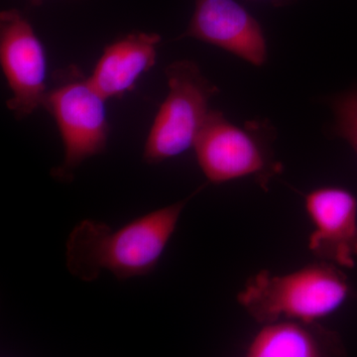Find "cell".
Returning <instances> with one entry per match:
<instances>
[{
	"mask_svg": "<svg viewBox=\"0 0 357 357\" xmlns=\"http://www.w3.org/2000/svg\"><path fill=\"white\" fill-rule=\"evenodd\" d=\"M345 354L342 338L319 321L265 324L245 349L248 357H332Z\"/></svg>",
	"mask_w": 357,
	"mask_h": 357,
	"instance_id": "cell-10",
	"label": "cell"
},
{
	"mask_svg": "<svg viewBox=\"0 0 357 357\" xmlns=\"http://www.w3.org/2000/svg\"><path fill=\"white\" fill-rule=\"evenodd\" d=\"M0 63L13 93L7 107L26 119L43 105L48 91L47 59L32 25L16 9L0 13Z\"/></svg>",
	"mask_w": 357,
	"mask_h": 357,
	"instance_id": "cell-6",
	"label": "cell"
},
{
	"mask_svg": "<svg viewBox=\"0 0 357 357\" xmlns=\"http://www.w3.org/2000/svg\"><path fill=\"white\" fill-rule=\"evenodd\" d=\"M31 2L34 6H40L42 3V0H31Z\"/></svg>",
	"mask_w": 357,
	"mask_h": 357,
	"instance_id": "cell-13",
	"label": "cell"
},
{
	"mask_svg": "<svg viewBox=\"0 0 357 357\" xmlns=\"http://www.w3.org/2000/svg\"><path fill=\"white\" fill-rule=\"evenodd\" d=\"M160 42V35L145 32L117 40L105 49L89 82L105 100L121 98L156 64Z\"/></svg>",
	"mask_w": 357,
	"mask_h": 357,
	"instance_id": "cell-9",
	"label": "cell"
},
{
	"mask_svg": "<svg viewBox=\"0 0 357 357\" xmlns=\"http://www.w3.org/2000/svg\"><path fill=\"white\" fill-rule=\"evenodd\" d=\"M331 107L335 116L333 133L347 141L357 154V88L333 96Z\"/></svg>",
	"mask_w": 357,
	"mask_h": 357,
	"instance_id": "cell-11",
	"label": "cell"
},
{
	"mask_svg": "<svg viewBox=\"0 0 357 357\" xmlns=\"http://www.w3.org/2000/svg\"><path fill=\"white\" fill-rule=\"evenodd\" d=\"M43 105L57 123L64 144V160L52 175L69 182L86 160L107 148L109 126L105 98L75 66L55 75Z\"/></svg>",
	"mask_w": 357,
	"mask_h": 357,
	"instance_id": "cell-4",
	"label": "cell"
},
{
	"mask_svg": "<svg viewBox=\"0 0 357 357\" xmlns=\"http://www.w3.org/2000/svg\"><path fill=\"white\" fill-rule=\"evenodd\" d=\"M312 229L310 251L338 267L354 268L357 258V199L344 188H317L304 197Z\"/></svg>",
	"mask_w": 357,
	"mask_h": 357,
	"instance_id": "cell-7",
	"label": "cell"
},
{
	"mask_svg": "<svg viewBox=\"0 0 357 357\" xmlns=\"http://www.w3.org/2000/svg\"><path fill=\"white\" fill-rule=\"evenodd\" d=\"M192 197L115 230L102 222L82 220L68 237L66 259L70 273L84 282L96 281L103 270H109L119 281L151 273Z\"/></svg>",
	"mask_w": 357,
	"mask_h": 357,
	"instance_id": "cell-1",
	"label": "cell"
},
{
	"mask_svg": "<svg viewBox=\"0 0 357 357\" xmlns=\"http://www.w3.org/2000/svg\"><path fill=\"white\" fill-rule=\"evenodd\" d=\"M194 13L178 40L192 38L218 47L249 64L267 60V44L260 23L236 0H194Z\"/></svg>",
	"mask_w": 357,
	"mask_h": 357,
	"instance_id": "cell-8",
	"label": "cell"
},
{
	"mask_svg": "<svg viewBox=\"0 0 357 357\" xmlns=\"http://www.w3.org/2000/svg\"><path fill=\"white\" fill-rule=\"evenodd\" d=\"M351 294L347 277L331 262L312 263L277 275L262 270L237 295L239 305L257 323L282 319L318 321L337 311Z\"/></svg>",
	"mask_w": 357,
	"mask_h": 357,
	"instance_id": "cell-2",
	"label": "cell"
},
{
	"mask_svg": "<svg viewBox=\"0 0 357 357\" xmlns=\"http://www.w3.org/2000/svg\"><path fill=\"white\" fill-rule=\"evenodd\" d=\"M169 93L148 134L143 159L158 164L185 153L196 144L218 86L194 61H176L166 68Z\"/></svg>",
	"mask_w": 357,
	"mask_h": 357,
	"instance_id": "cell-5",
	"label": "cell"
},
{
	"mask_svg": "<svg viewBox=\"0 0 357 357\" xmlns=\"http://www.w3.org/2000/svg\"><path fill=\"white\" fill-rule=\"evenodd\" d=\"M274 130L266 121H249L241 128L211 110L195 144L197 160L208 182L223 184L253 178L267 190L271 178L282 172L272 149Z\"/></svg>",
	"mask_w": 357,
	"mask_h": 357,
	"instance_id": "cell-3",
	"label": "cell"
},
{
	"mask_svg": "<svg viewBox=\"0 0 357 357\" xmlns=\"http://www.w3.org/2000/svg\"><path fill=\"white\" fill-rule=\"evenodd\" d=\"M271 2L272 4L276 6H285V4L290 3L293 0H268Z\"/></svg>",
	"mask_w": 357,
	"mask_h": 357,
	"instance_id": "cell-12",
	"label": "cell"
}]
</instances>
